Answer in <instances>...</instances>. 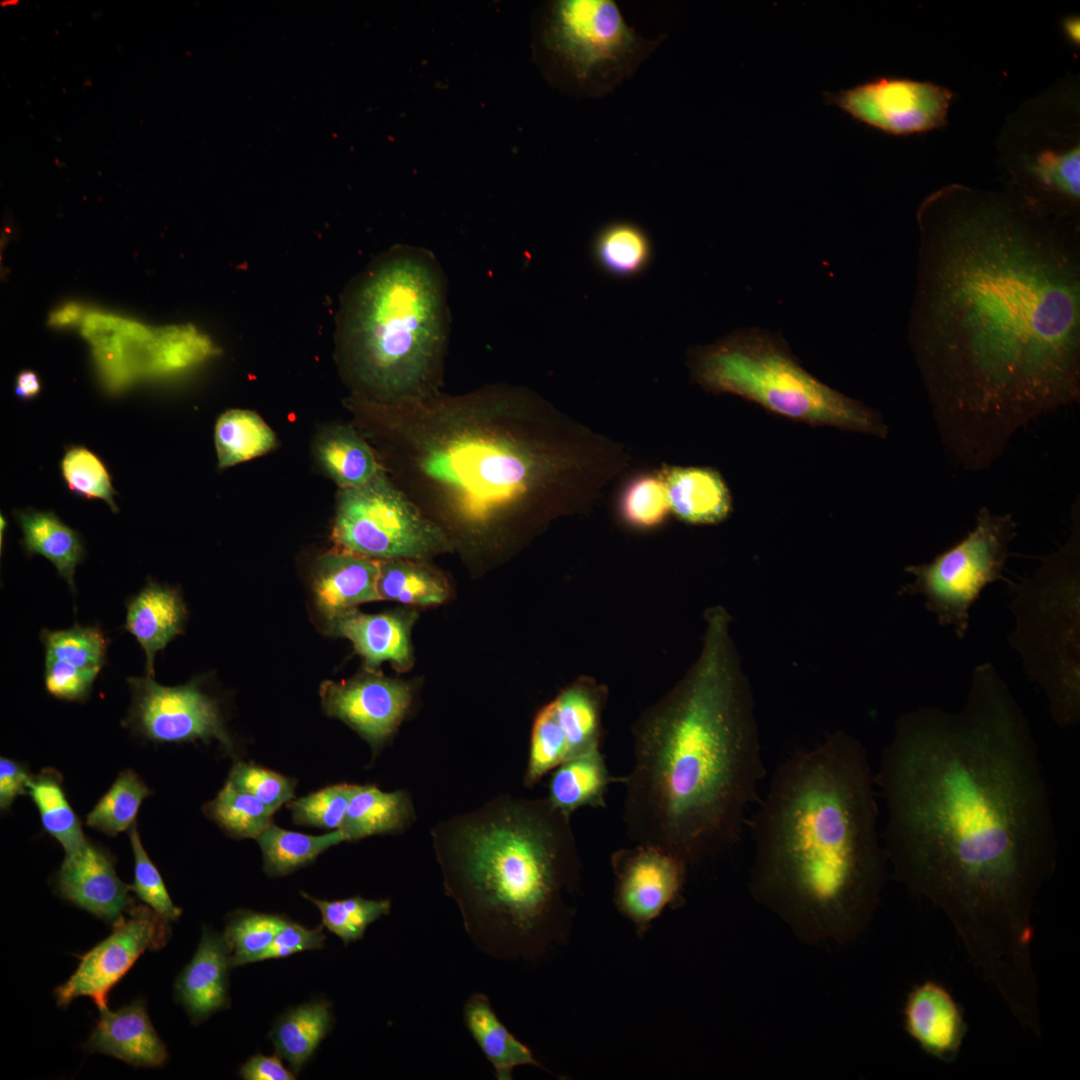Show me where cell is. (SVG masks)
<instances>
[{
	"label": "cell",
	"mask_w": 1080,
	"mask_h": 1080,
	"mask_svg": "<svg viewBox=\"0 0 1080 1080\" xmlns=\"http://www.w3.org/2000/svg\"><path fill=\"white\" fill-rule=\"evenodd\" d=\"M909 340L947 453L983 471L1080 398V224L1009 187L950 184L917 210Z\"/></svg>",
	"instance_id": "1"
},
{
	"label": "cell",
	"mask_w": 1080,
	"mask_h": 1080,
	"mask_svg": "<svg viewBox=\"0 0 1080 1080\" xmlns=\"http://www.w3.org/2000/svg\"><path fill=\"white\" fill-rule=\"evenodd\" d=\"M874 783L897 878L965 922H1022L1051 874L1057 832L1029 723L990 663L964 707L896 721Z\"/></svg>",
	"instance_id": "2"
},
{
	"label": "cell",
	"mask_w": 1080,
	"mask_h": 1080,
	"mask_svg": "<svg viewBox=\"0 0 1080 1080\" xmlns=\"http://www.w3.org/2000/svg\"><path fill=\"white\" fill-rule=\"evenodd\" d=\"M707 620L696 664L633 727V764L621 777L628 836L687 864L737 841L765 776L753 698L734 662L728 617L714 609Z\"/></svg>",
	"instance_id": "3"
},
{
	"label": "cell",
	"mask_w": 1080,
	"mask_h": 1080,
	"mask_svg": "<svg viewBox=\"0 0 1080 1080\" xmlns=\"http://www.w3.org/2000/svg\"><path fill=\"white\" fill-rule=\"evenodd\" d=\"M874 784L864 746L836 732L779 764L750 822L752 895L804 937L849 938L879 899Z\"/></svg>",
	"instance_id": "4"
},
{
	"label": "cell",
	"mask_w": 1080,
	"mask_h": 1080,
	"mask_svg": "<svg viewBox=\"0 0 1080 1080\" xmlns=\"http://www.w3.org/2000/svg\"><path fill=\"white\" fill-rule=\"evenodd\" d=\"M570 817L547 797L499 794L431 829L444 892L479 952L535 961L567 940L581 882Z\"/></svg>",
	"instance_id": "5"
},
{
	"label": "cell",
	"mask_w": 1080,
	"mask_h": 1080,
	"mask_svg": "<svg viewBox=\"0 0 1080 1080\" xmlns=\"http://www.w3.org/2000/svg\"><path fill=\"white\" fill-rule=\"evenodd\" d=\"M446 281L433 254L396 245L344 289L336 315V354L349 383L400 404L432 394L445 350Z\"/></svg>",
	"instance_id": "6"
},
{
	"label": "cell",
	"mask_w": 1080,
	"mask_h": 1080,
	"mask_svg": "<svg viewBox=\"0 0 1080 1080\" xmlns=\"http://www.w3.org/2000/svg\"><path fill=\"white\" fill-rule=\"evenodd\" d=\"M432 415L415 432L418 470L455 513L484 523L537 487V456L486 414V391L458 399L419 398Z\"/></svg>",
	"instance_id": "7"
},
{
	"label": "cell",
	"mask_w": 1080,
	"mask_h": 1080,
	"mask_svg": "<svg viewBox=\"0 0 1080 1080\" xmlns=\"http://www.w3.org/2000/svg\"><path fill=\"white\" fill-rule=\"evenodd\" d=\"M694 380L705 390L739 396L777 415L885 438L882 416L806 371L777 336L735 331L689 353Z\"/></svg>",
	"instance_id": "8"
},
{
	"label": "cell",
	"mask_w": 1080,
	"mask_h": 1080,
	"mask_svg": "<svg viewBox=\"0 0 1080 1080\" xmlns=\"http://www.w3.org/2000/svg\"><path fill=\"white\" fill-rule=\"evenodd\" d=\"M1065 543L1045 556L1036 573L1014 585L1011 609L1017 626L1011 643L1027 674L1045 692L1060 728L1080 718L1079 571L1080 504L1074 503Z\"/></svg>",
	"instance_id": "9"
},
{
	"label": "cell",
	"mask_w": 1080,
	"mask_h": 1080,
	"mask_svg": "<svg viewBox=\"0 0 1080 1080\" xmlns=\"http://www.w3.org/2000/svg\"><path fill=\"white\" fill-rule=\"evenodd\" d=\"M1079 78L1067 76L1005 120L997 141L1009 187L1037 212L1080 224Z\"/></svg>",
	"instance_id": "10"
},
{
	"label": "cell",
	"mask_w": 1080,
	"mask_h": 1080,
	"mask_svg": "<svg viewBox=\"0 0 1080 1080\" xmlns=\"http://www.w3.org/2000/svg\"><path fill=\"white\" fill-rule=\"evenodd\" d=\"M1016 527L1011 513L996 514L982 507L974 528L960 541L930 562L906 567L914 580L899 593L922 595L938 623L952 626L962 640L969 627L970 609L983 589L1006 580L1004 571Z\"/></svg>",
	"instance_id": "11"
},
{
	"label": "cell",
	"mask_w": 1080,
	"mask_h": 1080,
	"mask_svg": "<svg viewBox=\"0 0 1080 1080\" xmlns=\"http://www.w3.org/2000/svg\"><path fill=\"white\" fill-rule=\"evenodd\" d=\"M333 535L347 552L372 559L420 560L446 549L443 531L381 469L366 484L342 489Z\"/></svg>",
	"instance_id": "12"
},
{
	"label": "cell",
	"mask_w": 1080,
	"mask_h": 1080,
	"mask_svg": "<svg viewBox=\"0 0 1080 1080\" xmlns=\"http://www.w3.org/2000/svg\"><path fill=\"white\" fill-rule=\"evenodd\" d=\"M551 40L583 84L617 81L640 59L646 42L612 0H564L556 4Z\"/></svg>",
	"instance_id": "13"
},
{
	"label": "cell",
	"mask_w": 1080,
	"mask_h": 1080,
	"mask_svg": "<svg viewBox=\"0 0 1080 1080\" xmlns=\"http://www.w3.org/2000/svg\"><path fill=\"white\" fill-rule=\"evenodd\" d=\"M954 98V92L945 86L900 76H878L847 89L824 93L827 105L893 136L944 127Z\"/></svg>",
	"instance_id": "14"
},
{
	"label": "cell",
	"mask_w": 1080,
	"mask_h": 1080,
	"mask_svg": "<svg viewBox=\"0 0 1080 1080\" xmlns=\"http://www.w3.org/2000/svg\"><path fill=\"white\" fill-rule=\"evenodd\" d=\"M171 935L169 920L149 906H131L113 922L111 934L80 957L70 978L54 990L57 1005L89 997L98 1010L107 1007L111 989L146 950L164 947Z\"/></svg>",
	"instance_id": "15"
},
{
	"label": "cell",
	"mask_w": 1080,
	"mask_h": 1080,
	"mask_svg": "<svg viewBox=\"0 0 1080 1080\" xmlns=\"http://www.w3.org/2000/svg\"><path fill=\"white\" fill-rule=\"evenodd\" d=\"M133 701L129 721L150 740L182 742L215 738L232 744L214 700L195 684L162 686L152 677L129 679Z\"/></svg>",
	"instance_id": "16"
},
{
	"label": "cell",
	"mask_w": 1080,
	"mask_h": 1080,
	"mask_svg": "<svg viewBox=\"0 0 1080 1080\" xmlns=\"http://www.w3.org/2000/svg\"><path fill=\"white\" fill-rule=\"evenodd\" d=\"M610 862L615 906L643 934L679 900L688 864L672 852L648 844L617 849Z\"/></svg>",
	"instance_id": "17"
},
{
	"label": "cell",
	"mask_w": 1080,
	"mask_h": 1080,
	"mask_svg": "<svg viewBox=\"0 0 1080 1080\" xmlns=\"http://www.w3.org/2000/svg\"><path fill=\"white\" fill-rule=\"evenodd\" d=\"M321 699L328 715L341 719L377 750L404 719L412 692L403 681L369 671L349 681L324 682Z\"/></svg>",
	"instance_id": "18"
},
{
	"label": "cell",
	"mask_w": 1080,
	"mask_h": 1080,
	"mask_svg": "<svg viewBox=\"0 0 1080 1080\" xmlns=\"http://www.w3.org/2000/svg\"><path fill=\"white\" fill-rule=\"evenodd\" d=\"M56 886L68 901L112 923L131 907L129 887L118 878L112 859L88 841L66 853Z\"/></svg>",
	"instance_id": "19"
},
{
	"label": "cell",
	"mask_w": 1080,
	"mask_h": 1080,
	"mask_svg": "<svg viewBox=\"0 0 1080 1080\" xmlns=\"http://www.w3.org/2000/svg\"><path fill=\"white\" fill-rule=\"evenodd\" d=\"M231 967L223 935L204 928L194 956L174 983L175 997L194 1024L229 1007Z\"/></svg>",
	"instance_id": "20"
},
{
	"label": "cell",
	"mask_w": 1080,
	"mask_h": 1080,
	"mask_svg": "<svg viewBox=\"0 0 1080 1080\" xmlns=\"http://www.w3.org/2000/svg\"><path fill=\"white\" fill-rule=\"evenodd\" d=\"M84 1049L89 1053L113 1056L137 1067H160L168 1058L166 1047L140 998L116 1011L108 1007L100 1009L99 1019Z\"/></svg>",
	"instance_id": "21"
},
{
	"label": "cell",
	"mask_w": 1080,
	"mask_h": 1080,
	"mask_svg": "<svg viewBox=\"0 0 1080 1080\" xmlns=\"http://www.w3.org/2000/svg\"><path fill=\"white\" fill-rule=\"evenodd\" d=\"M380 561L344 552L319 558L313 573L318 610L331 623L357 605L380 600Z\"/></svg>",
	"instance_id": "22"
},
{
	"label": "cell",
	"mask_w": 1080,
	"mask_h": 1080,
	"mask_svg": "<svg viewBox=\"0 0 1080 1080\" xmlns=\"http://www.w3.org/2000/svg\"><path fill=\"white\" fill-rule=\"evenodd\" d=\"M904 1017L909 1035L926 1052L945 1060L955 1056L965 1034V1024L945 988L930 981L916 987L907 998Z\"/></svg>",
	"instance_id": "23"
},
{
	"label": "cell",
	"mask_w": 1080,
	"mask_h": 1080,
	"mask_svg": "<svg viewBox=\"0 0 1080 1080\" xmlns=\"http://www.w3.org/2000/svg\"><path fill=\"white\" fill-rule=\"evenodd\" d=\"M413 616L399 612L364 614L354 609L330 624L334 633L353 643L368 671H374L384 661L406 670L412 663L409 632Z\"/></svg>",
	"instance_id": "24"
},
{
	"label": "cell",
	"mask_w": 1080,
	"mask_h": 1080,
	"mask_svg": "<svg viewBox=\"0 0 1080 1080\" xmlns=\"http://www.w3.org/2000/svg\"><path fill=\"white\" fill-rule=\"evenodd\" d=\"M660 476L670 510L691 524H715L731 511L730 491L721 475L707 467H669Z\"/></svg>",
	"instance_id": "25"
},
{
	"label": "cell",
	"mask_w": 1080,
	"mask_h": 1080,
	"mask_svg": "<svg viewBox=\"0 0 1080 1080\" xmlns=\"http://www.w3.org/2000/svg\"><path fill=\"white\" fill-rule=\"evenodd\" d=\"M184 618L179 594L155 583L145 586L129 601L125 629L145 651L147 676L154 677L156 653L179 634Z\"/></svg>",
	"instance_id": "26"
},
{
	"label": "cell",
	"mask_w": 1080,
	"mask_h": 1080,
	"mask_svg": "<svg viewBox=\"0 0 1080 1080\" xmlns=\"http://www.w3.org/2000/svg\"><path fill=\"white\" fill-rule=\"evenodd\" d=\"M462 1015L466 1029L492 1065L497 1080H512L513 1071L520 1066L542 1067L531 1049L502 1023L486 994H471Z\"/></svg>",
	"instance_id": "27"
},
{
	"label": "cell",
	"mask_w": 1080,
	"mask_h": 1080,
	"mask_svg": "<svg viewBox=\"0 0 1080 1080\" xmlns=\"http://www.w3.org/2000/svg\"><path fill=\"white\" fill-rule=\"evenodd\" d=\"M621 782L610 774L600 746L576 755L551 771L548 800L567 815L583 807L605 808L609 785Z\"/></svg>",
	"instance_id": "28"
},
{
	"label": "cell",
	"mask_w": 1080,
	"mask_h": 1080,
	"mask_svg": "<svg viewBox=\"0 0 1080 1080\" xmlns=\"http://www.w3.org/2000/svg\"><path fill=\"white\" fill-rule=\"evenodd\" d=\"M414 819L415 810L407 792H385L375 785H360L350 800L338 830L344 841H354L372 835L401 832Z\"/></svg>",
	"instance_id": "29"
},
{
	"label": "cell",
	"mask_w": 1080,
	"mask_h": 1080,
	"mask_svg": "<svg viewBox=\"0 0 1080 1080\" xmlns=\"http://www.w3.org/2000/svg\"><path fill=\"white\" fill-rule=\"evenodd\" d=\"M591 254L607 276L628 280L647 271L653 260V243L640 225L626 220L605 224L595 234Z\"/></svg>",
	"instance_id": "30"
},
{
	"label": "cell",
	"mask_w": 1080,
	"mask_h": 1080,
	"mask_svg": "<svg viewBox=\"0 0 1080 1080\" xmlns=\"http://www.w3.org/2000/svg\"><path fill=\"white\" fill-rule=\"evenodd\" d=\"M333 1026L330 1004L315 1000L290 1008L273 1025L269 1037L276 1053L298 1073Z\"/></svg>",
	"instance_id": "31"
},
{
	"label": "cell",
	"mask_w": 1080,
	"mask_h": 1080,
	"mask_svg": "<svg viewBox=\"0 0 1080 1080\" xmlns=\"http://www.w3.org/2000/svg\"><path fill=\"white\" fill-rule=\"evenodd\" d=\"M606 690L592 680H579L551 701L567 741L570 758L601 746V716Z\"/></svg>",
	"instance_id": "32"
},
{
	"label": "cell",
	"mask_w": 1080,
	"mask_h": 1080,
	"mask_svg": "<svg viewBox=\"0 0 1080 1080\" xmlns=\"http://www.w3.org/2000/svg\"><path fill=\"white\" fill-rule=\"evenodd\" d=\"M315 455L325 473L342 489L362 486L380 470L371 448L349 426H332L321 432Z\"/></svg>",
	"instance_id": "33"
},
{
	"label": "cell",
	"mask_w": 1080,
	"mask_h": 1080,
	"mask_svg": "<svg viewBox=\"0 0 1080 1080\" xmlns=\"http://www.w3.org/2000/svg\"><path fill=\"white\" fill-rule=\"evenodd\" d=\"M23 544L30 554H40L54 564L58 573L75 590V568L83 556V546L75 530L52 512L25 510L15 512Z\"/></svg>",
	"instance_id": "34"
},
{
	"label": "cell",
	"mask_w": 1080,
	"mask_h": 1080,
	"mask_svg": "<svg viewBox=\"0 0 1080 1080\" xmlns=\"http://www.w3.org/2000/svg\"><path fill=\"white\" fill-rule=\"evenodd\" d=\"M219 352L213 342L193 326H173L154 334L149 342L143 370L171 375L194 367Z\"/></svg>",
	"instance_id": "35"
},
{
	"label": "cell",
	"mask_w": 1080,
	"mask_h": 1080,
	"mask_svg": "<svg viewBox=\"0 0 1080 1080\" xmlns=\"http://www.w3.org/2000/svg\"><path fill=\"white\" fill-rule=\"evenodd\" d=\"M215 445L219 467L227 468L265 454L275 446V436L256 413L233 409L217 420Z\"/></svg>",
	"instance_id": "36"
},
{
	"label": "cell",
	"mask_w": 1080,
	"mask_h": 1080,
	"mask_svg": "<svg viewBox=\"0 0 1080 1080\" xmlns=\"http://www.w3.org/2000/svg\"><path fill=\"white\" fill-rule=\"evenodd\" d=\"M263 855L264 870L270 876H282L312 862L328 848L345 842L340 831L313 836L282 829L270 824L257 838Z\"/></svg>",
	"instance_id": "37"
},
{
	"label": "cell",
	"mask_w": 1080,
	"mask_h": 1080,
	"mask_svg": "<svg viewBox=\"0 0 1080 1080\" xmlns=\"http://www.w3.org/2000/svg\"><path fill=\"white\" fill-rule=\"evenodd\" d=\"M380 599L411 605L442 603L448 596L445 580L431 569L409 559L380 561Z\"/></svg>",
	"instance_id": "38"
},
{
	"label": "cell",
	"mask_w": 1080,
	"mask_h": 1080,
	"mask_svg": "<svg viewBox=\"0 0 1080 1080\" xmlns=\"http://www.w3.org/2000/svg\"><path fill=\"white\" fill-rule=\"evenodd\" d=\"M27 792L39 810L43 828L63 846L65 853L75 851L87 842L58 773L44 770L31 777Z\"/></svg>",
	"instance_id": "39"
},
{
	"label": "cell",
	"mask_w": 1080,
	"mask_h": 1080,
	"mask_svg": "<svg viewBox=\"0 0 1080 1080\" xmlns=\"http://www.w3.org/2000/svg\"><path fill=\"white\" fill-rule=\"evenodd\" d=\"M204 809L220 827L237 838H257L271 824L274 813L229 781Z\"/></svg>",
	"instance_id": "40"
},
{
	"label": "cell",
	"mask_w": 1080,
	"mask_h": 1080,
	"mask_svg": "<svg viewBox=\"0 0 1080 1080\" xmlns=\"http://www.w3.org/2000/svg\"><path fill=\"white\" fill-rule=\"evenodd\" d=\"M149 789L132 770L122 771L86 817V824L107 835L131 827Z\"/></svg>",
	"instance_id": "41"
},
{
	"label": "cell",
	"mask_w": 1080,
	"mask_h": 1080,
	"mask_svg": "<svg viewBox=\"0 0 1080 1080\" xmlns=\"http://www.w3.org/2000/svg\"><path fill=\"white\" fill-rule=\"evenodd\" d=\"M302 895L318 907L322 925L338 936L345 945L360 940L367 928L391 910L389 899H366L359 895L340 899H316Z\"/></svg>",
	"instance_id": "42"
},
{
	"label": "cell",
	"mask_w": 1080,
	"mask_h": 1080,
	"mask_svg": "<svg viewBox=\"0 0 1080 1080\" xmlns=\"http://www.w3.org/2000/svg\"><path fill=\"white\" fill-rule=\"evenodd\" d=\"M287 918L268 913L240 910L232 914L222 934L229 948L232 967L255 963L273 942Z\"/></svg>",
	"instance_id": "43"
},
{
	"label": "cell",
	"mask_w": 1080,
	"mask_h": 1080,
	"mask_svg": "<svg viewBox=\"0 0 1080 1080\" xmlns=\"http://www.w3.org/2000/svg\"><path fill=\"white\" fill-rule=\"evenodd\" d=\"M568 759L570 750L550 702L538 712L533 723L523 777L525 787H533L544 775Z\"/></svg>",
	"instance_id": "44"
},
{
	"label": "cell",
	"mask_w": 1080,
	"mask_h": 1080,
	"mask_svg": "<svg viewBox=\"0 0 1080 1080\" xmlns=\"http://www.w3.org/2000/svg\"><path fill=\"white\" fill-rule=\"evenodd\" d=\"M619 511L626 523L637 528H650L662 523L670 505L660 474H642L624 488Z\"/></svg>",
	"instance_id": "45"
},
{
	"label": "cell",
	"mask_w": 1080,
	"mask_h": 1080,
	"mask_svg": "<svg viewBox=\"0 0 1080 1080\" xmlns=\"http://www.w3.org/2000/svg\"><path fill=\"white\" fill-rule=\"evenodd\" d=\"M46 656L83 669H99L105 660L106 641L95 627L74 626L67 630H43Z\"/></svg>",
	"instance_id": "46"
},
{
	"label": "cell",
	"mask_w": 1080,
	"mask_h": 1080,
	"mask_svg": "<svg viewBox=\"0 0 1080 1080\" xmlns=\"http://www.w3.org/2000/svg\"><path fill=\"white\" fill-rule=\"evenodd\" d=\"M61 469L69 489L74 493L88 499H102L113 512L118 511L109 473L94 453L84 447H73L62 459Z\"/></svg>",
	"instance_id": "47"
},
{
	"label": "cell",
	"mask_w": 1080,
	"mask_h": 1080,
	"mask_svg": "<svg viewBox=\"0 0 1080 1080\" xmlns=\"http://www.w3.org/2000/svg\"><path fill=\"white\" fill-rule=\"evenodd\" d=\"M359 786L347 783L331 785L291 801L288 807L296 823L337 830Z\"/></svg>",
	"instance_id": "48"
},
{
	"label": "cell",
	"mask_w": 1080,
	"mask_h": 1080,
	"mask_svg": "<svg viewBox=\"0 0 1080 1080\" xmlns=\"http://www.w3.org/2000/svg\"><path fill=\"white\" fill-rule=\"evenodd\" d=\"M129 835L134 855L133 891L162 917L169 921L178 919L182 910L172 902L157 867L141 843L135 824L130 827Z\"/></svg>",
	"instance_id": "49"
},
{
	"label": "cell",
	"mask_w": 1080,
	"mask_h": 1080,
	"mask_svg": "<svg viewBox=\"0 0 1080 1080\" xmlns=\"http://www.w3.org/2000/svg\"><path fill=\"white\" fill-rule=\"evenodd\" d=\"M228 781L236 788L257 798L274 812L289 801L294 793V785L289 778L272 770L243 762L233 766Z\"/></svg>",
	"instance_id": "50"
},
{
	"label": "cell",
	"mask_w": 1080,
	"mask_h": 1080,
	"mask_svg": "<svg viewBox=\"0 0 1080 1080\" xmlns=\"http://www.w3.org/2000/svg\"><path fill=\"white\" fill-rule=\"evenodd\" d=\"M99 669H83L46 656L45 687L58 699L83 700L90 692Z\"/></svg>",
	"instance_id": "51"
},
{
	"label": "cell",
	"mask_w": 1080,
	"mask_h": 1080,
	"mask_svg": "<svg viewBox=\"0 0 1080 1080\" xmlns=\"http://www.w3.org/2000/svg\"><path fill=\"white\" fill-rule=\"evenodd\" d=\"M323 927L319 925L308 929L287 919L270 946L257 957L256 962L284 958L306 950L321 949L326 940Z\"/></svg>",
	"instance_id": "52"
},
{
	"label": "cell",
	"mask_w": 1080,
	"mask_h": 1080,
	"mask_svg": "<svg viewBox=\"0 0 1080 1080\" xmlns=\"http://www.w3.org/2000/svg\"><path fill=\"white\" fill-rule=\"evenodd\" d=\"M26 769L18 762L1 757L0 759V806L8 809L18 795L28 791L30 781Z\"/></svg>",
	"instance_id": "53"
},
{
	"label": "cell",
	"mask_w": 1080,
	"mask_h": 1080,
	"mask_svg": "<svg viewBox=\"0 0 1080 1080\" xmlns=\"http://www.w3.org/2000/svg\"><path fill=\"white\" fill-rule=\"evenodd\" d=\"M239 1075L245 1080L295 1079L294 1072L283 1065L281 1057L277 1053L270 1056L262 1054L251 1056L241 1066Z\"/></svg>",
	"instance_id": "54"
},
{
	"label": "cell",
	"mask_w": 1080,
	"mask_h": 1080,
	"mask_svg": "<svg viewBox=\"0 0 1080 1080\" xmlns=\"http://www.w3.org/2000/svg\"><path fill=\"white\" fill-rule=\"evenodd\" d=\"M40 391V382L37 375L30 371H22L18 374L15 384V393L19 398L31 399Z\"/></svg>",
	"instance_id": "55"
},
{
	"label": "cell",
	"mask_w": 1080,
	"mask_h": 1080,
	"mask_svg": "<svg viewBox=\"0 0 1080 1080\" xmlns=\"http://www.w3.org/2000/svg\"><path fill=\"white\" fill-rule=\"evenodd\" d=\"M80 317L81 308L75 304H67L52 314L51 323L57 326H64L76 322Z\"/></svg>",
	"instance_id": "56"
},
{
	"label": "cell",
	"mask_w": 1080,
	"mask_h": 1080,
	"mask_svg": "<svg viewBox=\"0 0 1080 1080\" xmlns=\"http://www.w3.org/2000/svg\"><path fill=\"white\" fill-rule=\"evenodd\" d=\"M1062 31L1068 42L1074 47H1079L1080 19L1078 15H1069L1062 20Z\"/></svg>",
	"instance_id": "57"
}]
</instances>
